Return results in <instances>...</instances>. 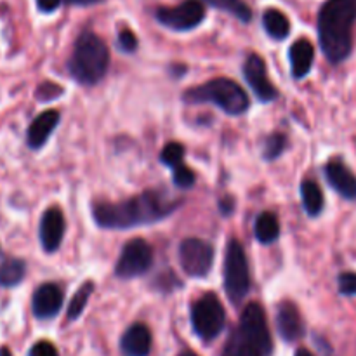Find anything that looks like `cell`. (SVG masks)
Returning <instances> with one entry per match:
<instances>
[{
	"label": "cell",
	"instance_id": "obj_1",
	"mask_svg": "<svg viewBox=\"0 0 356 356\" xmlns=\"http://www.w3.org/2000/svg\"><path fill=\"white\" fill-rule=\"evenodd\" d=\"M179 207L160 191H145L143 195L120 204H99L92 209L97 226L108 229H127L149 225L167 218Z\"/></svg>",
	"mask_w": 356,
	"mask_h": 356
},
{
	"label": "cell",
	"instance_id": "obj_2",
	"mask_svg": "<svg viewBox=\"0 0 356 356\" xmlns=\"http://www.w3.org/2000/svg\"><path fill=\"white\" fill-rule=\"evenodd\" d=\"M355 21L356 0H327L320 9V45L330 63H341L350 56Z\"/></svg>",
	"mask_w": 356,
	"mask_h": 356
},
{
	"label": "cell",
	"instance_id": "obj_3",
	"mask_svg": "<svg viewBox=\"0 0 356 356\" xmlns=\"http://www.w3.org/2000/svg\"><path fill=\"white\" fill-rule=\"evenodd\" d=\"M108 65L110 52L97 35L86 31L76 38L73 54L68 61V72L76 82L86 86L97 83L106 75Z\"/></svg>",
	"mask_w": 356,
	"mask_h": 356
},
{
	"label": "cell",
	"instance_id": "obj_4",
	"mask_svg": "<svg viewBox=\"0 0 356 356\" xmlns=\"http://www.w3.org/2000/svg\"><path fill=\"white\" fill-rule=\"evenodd\" d=\"M186 103H214L228 115H242L249 108L245 90L229 79H214L184 92Z\"/></svg>",
	"mask_w": 356,
	"mask_h": 356
},
{
	"label": "cell",
	"instance_id": "obj_5",
	"mask_svg": "<svg viewBox=\"0 0 356 356\" xmlns=\"http://www.w3.org/2000/svg\"><path fill=\"white\" fill-rule=\"evenodd\" d=\"M225 289L229 301L240 305L249 294L250 275L245 252L238 240H229L225 257Z\"/></svg>",
	"mask_w": 356,
	"mask_h": 356
},
{
	"label": "cell",
	"instance_id": "obj_6",
	"mask_svg": "<svg viewBox=\"0 0 356 356\" xmlns=\"http://www.w3.org/2000/svg\"><path fill=\"white\" fill-rule=\"evenodd\" d=\"M225 308L216 294L209 292L195 302L193 309H191V323H193L195 332L202 339L212 341L214 337H218L225 327Z\"/></svg>",
	"mask_w": 356,
	"mask_h": 356
},
{
	"label": "cell",
	"instance_id": "obj_7",
	"mask_svg": "<svg viewBox=\"0 0 356 356\" xmlns=\"http://www.w3.org/2000/svg\"><path fill=\"white\" fill-rule=\"evenodd\" d=\"M153 261V250L148 242L143 238H134L125 243L120 257L115 266V273L120 278H136L149 270Z\"/></svg>",
	"mask_w": 356,
	"mask_h": 356
},
{
	"label": "cell",
	"instance_id": "obj_8",
	"mask_svg": "<svg viewBox=\"0 0 356 356\" xmlns=\"http://www.w3.org/2000/svg\"><path fill=\"white\" fill-rule=\"evenodd\" d=\"M205 17V7L202 0H184L176 7H160L156 19L167 28L184 31L198 26Z\"/></svg>",
	"mask_w": 356,
	"mask_h": 356
},
{
	"label": "cell",
	"instance_id": "obj_9",
	"mask_svg": "<svg viewBox=\"0 0 356 356\" xmlns=\"http://www.w3.org/2000/svg\"><path fill=\"white\" fill-rule=\"evenodd\" d=\"M179 263L190 277H207L214 263V250L200 238H186L179 247Z\"/></svg>",
	"mask_w": 356,
	"mask_h": 356
},
{
	"label": "cell",
	"instance_id": "obj_10",
	"mask_svg": "<svg viewBox=\"0 0 356 356\" xmlns=\"http://www.w3.org/2000/svg\"><path fill=\"white\" fill-rule=\"evenodd\" d=\"M238 330H242L252 343H256L264 355L270 353L271 337L270 330H268L266 315H264V309L257 302H250L243 309Z\"/></svg>",
	"mask_w": 356,
	"mask_h": 356
},
{
	"label": "cell",
	"instance_id": "obj_11",
	"mask_svg": "<svg viewBox=\"0 0 356 356\" xmlns=\"http://www.w3.org/2000/svg\"><path fill=\"white\" fill-rule=\"evenodd\" d=\"M243 75H245V80L249 82L250 89L254 90V94L263 103H270V101L277 99L278 92L273 83L270 82V79H268L266 65H264V61L259 56L250 54L247 58L245 65H243Z\"/></svg>",
	"mask_w": 356,
	"mask_h": 356
},
{
	"label": "cell",
	"instance_id": "obj_12",
	"mask_svg": "<svg viewBox=\"0 0 356 356\" xmlns=\"http://www.w3.org/2000/svg\"><path fill=\"white\" fill-rule=\"evenodd\" d=\"M65 236V216L61 209L51 207L44 212L40 221V242L47 252H56Z\"/></svg>",
	"mask_w": 356,
	"mask_h": 356
},
{
	"label": "cell",
	"instance_id": "obj_13",
	"mask_svg": "<svg viewBox=\"0 0 356 356\" xmlns=\"http://www.w3.org/2000/svg\"><path fill=\"white\" fill-rule=\"evenodd\" d=\"M63 306V292L56 284H44L35 291L31 309L37 318H52Z\"/></svg>",
	"mask_w": 356,
	"mask_h": 356
},
{
	"label": "cell",
	"instance_id": "obj_14",
	"mask_svg": "<svg viewBox=\"0 0 356 356\" xmlns=\"http://www.w3.org/2000/svg\"><path fill=\"white\" fill-rule=\"evenodd\" d=\"M277 325L278 332L285 341H298L305 334V325H302L301 313L298 306L291 301H284L278 306L277 312Z\"/></svg>",
	"mask_w": 356,
	"mask_h": 356
},
{
	"label": "cell",
	"instance_id": "obj_15",
	"mask_svg": "<svg viewBox=\"0 0 356 356\" xmlns=\"http://www.w3.org/2000/svg\"><path fill=\"white\" fill-rule=\"evenodd\" d=\"M152 350V334L143 323H134L122 337V351L125 356H148Z\"/></svg>",
	"mask_w": 356,
	"mask_h": 356
},
{
	"label": "cell",
	"instance_id": "obj_16",
	"mask_svg": "<svg viewBox=\"0 0 356 356\" xmlns=\"http://www.w3.org/2000/svg\"><path fill=\"white\" fill-rule=\"evenodd\" d=\"M325 176L330 186L343 195L344 198H356V177L355 174L341 162H330L325 167Z\"/></svg>",
	"mask_w": 356,
	"mask_h": 356
},
{
	"label": "cell",
	"instance_id": "obj_17",
	"mask_svg": "<svg viewBox=\"0 0 356 356\" xmlns=\"http://www.w3.org/2000/svg\"><path fill=\"white\" fill-rule=\"evenodd\" d=\"M59 122V113L56 110H47L38 115L28 127V146L31 149H38L45 145L51 132L54 131Z\"/></svg>",
	"mask_w": 356,
	"mask_h": 356
},
{
	"label": "cell",
	"instance_id": "obj_18",
	"mask_svg": "<svg viewBox=\"0 0 356 356\" xmlns=\"http://www.w3.org/2000/svg\"><path fill=\"white\" fill-rule=\"evenodd\" d=\"M291 65H292V75L296 79H302L309 73L315 59V47L309 40L301 38V40L294 42L291 47Z\"/></svg>",
	"mask_w": 356,
	"mask_h": 356
},
{
	"label": "cell",
	"instance_id": "obj_19",
	"mask_svg": "<svg viewBox=\"0 0 356 356\" xmlns=\"http://www.w3.org/2000/svg\"><path fill=\"white\" fill-rule=\"evenodd\" d=\"M222 356H264V353L242 330H235L226 343Z\"/></svg>",
	"mask_w": 356,
	"mask_h": 356
},
{
	"label": "cell",
	"instance_id": "obj_20",
	"mask_svg": "<svg viewBox=\"0 0 356 356\" xmlns=\"http://www.w3.org/2000/svg\"><path fill=\"white\" fill-rule=\"evenodd\" d=\"M263 24L268 35L275 40H284L291 33V23L287 16L278 9H268L263 16Z\"/></svg>",
	"mask_w": 356,
	"mask_h": 356
},
{
	"label": "cell",
	"instance_id": "obj_21",
	"mask_svg": "<svg viewBox=\"0 0 356 356\" xmlns=\"http://www.w3.org/2000/svg\"><path fill=\"white\" fill-rule=\"evenodd\" d=\"M256 238L259 240L264 245H270L280 235V222H278L277 216L271 214V212H263V214L257 218L256 221Z\"/></svg>",
	"mask_w": 356,
	"mask_h": 356
},
{
	"label": "cell",
	"instance_id": "obj_22",
	"mask_svg": "<svg viewBox=\"0 0 356 356\" xmlns=\"http://www.w3.org/2000/svg\"><path fill=\"white\" fill-rule=\"evenodd\" d=\"M302 205L309 216H318L323 209V193L315 181H305L301 184Z\"/></svg>",
	"mask_w": 356,
	"mask_h": 356
},
{
	"label": "cell",
	"instance_id": "obj_23",
	"mask_svg": "<svg viewBox=\"0 0 356 356\" xmlns=\"http://www.w3.org/2000/svg\"><path fill=\"white\" fill-rule=\"evenodd\" d=\"M26 264L21 259H7L0 264V285L2 287H14L24 278Z\"/></svg>",
	"mask_w": 356,
	"mask_h": 356
},
{
	"label": "cell",
	"instance_id": "obj_24",
	"mask_svg": "<svg viewBox=\"0 0 356 356\" xmlns=\"http://www.w3.org/2000/svg\"><path fill=\"white\" fill-rule=\"evenodd\" d=\"M202 2L232 14V16H235L242 23H249L252 19V10H250V7L243 0H202Z\"/></svg>",
	"mask_w": 356,
	"mask_h": 356
},
{
	"label": "cell",
	"instance_id": "obj_25",
	"mask_svg": "<svg viewBox=\"0 0 356 356\" xmlns=\"http://www.w3.org/2000/svg\"><path fill=\"white\" fill-rule=\"evenodd\" d=\"M92 292H94L92 282H86V284H83L82 287L76 291V294L73 296L72 302H70V306H68V318L70 320H76L80 315H82L83 309H86V306H87V301H89V298L92 296Z\"/></svg>",
	"mask_w": 356,
	"mask_h": 356
},
{
	"label": "cell",
	"instance_id": "obj_26",
	"mask_svg": "<svg viewBox=\"0 0 356 356\" xmlns=\"http://www.w3.org/2000/svg\"><path fill=\"white\" fill-rule=\"evenodd\" d=\"M184 159V146L181 143H169L165 148L160 153V162L165 163L169 167H176L179 163H183Z\"/></svg>",
	"mask_w": 356,
	"mask_h": 356
},
{
	"label": "cell",
	"instance_id": "obj_27",
	"mask_svg": "<svg viewBox=\"0 0 356 356\" xmlns=\"http://www.w3.org/2000/svg\"><path fill=\"white\" fill-rule=\"evenodd\" d=\"M285 145H287V139L284 134H271L270 138L264 141V159L266 160H275L277 156H280L284 153Z\"/></svg>",
	"mask_w": 356,
	"mask_h": 356
},
{
	"label": "cell",
	"instance_id": "obj_28",
	"mask_svg": "<svg viewBox=\"0 0 356 356\" xmlns=\"http://www.w3.org/2000/svg\"><path fill=\"white\" fill-rule=\"evenodd\" d=\"M174 183H176V186L183 188V190H186V188H191L195 184L193 170L188 169L184 163H179V165H176V167H174Z\"/></svg>",
	"mask_w": 356,
	"mask_h": 356
},
{
	"label": "cell",
	"instance_id": "obj_29",
	"mask_svg": "<svg viewBox=\"0 0 356 356\" xmlns=\"http://www.w3.org/2000/svg\"><path fill=\"white\" fill-rule=\"evenodd\" d=\"M63 94V89L54 82H44L38 86L37 89V99L38 101H51L56 99Z\"/></svg>",
	"mask_w": 356,
	"mask_h": 356
},
{
	"label": "cell",
	"instance_id": "obj_30",
	"mask_svg": "<svg viewBox=\"0 0 356 356\" xmlns=\"http://www.w3.org/2000/svg\"><path fill=\"white\" fill-rule=\"evenodd\" d=\"M118 47L125 52H132L138 47V37L131 30H122L118 33Z\"/></svg>",
	"mask_w": 356,
	"mask_h": 356
},
{
	"label": "cell",
	"instance_id": "obj_31",
	"mask_svg": "<svg viewBox=\"0 0 356 356\" xmlns=\"http://www.w3.org/2000/svg\"><path fill=\"white\" fill-rule=\"evenodd\" d=\"M339 291L344 296H356V273H343L339 277Z\"/></svg>",
	"mask_w": 356,
	"mask_h": 356
},
{
	"label": "cell",
	"instance_id": "obj_32",
	"mask_svg": "<svg viewBox=\"0 0 356 356\" xmlns=\"http://www.w3.org/2000/svg\"><path fill=\"white\" fill-rule=\"evenodd\" d=\"M30 356H59V353L54 344L47 343V341H40V343L31 346Z\"/></svg>",
	"mask_w": 356,
	"mask_h": 356
},
{
	"label": "cell",
	"instance_id": "obj_33",
	"mask_svg": "<svg viewBox=\"0 0 356 356\" xmlns=\"http://www.w3.org/2000/svg\"><path fill=\"white\" fill-rule=\"evenodd\" d=\"M61 3V0H37V7L42 13H52L56 10Z\"/></svg>",
	"mask_w": 356,
	"mask_h": 356
},
{
	"label": "cell",
	"instance_id": "obj_34",
	"mask_svg": "<svg viewBox=\"0 0 356 356\" xmlns=\"http://www.w3.org/2000/svg\"><path fill=\"white\" fill-rule=\"evenodd\" d=\"M219 209L222 211V214H229L233 211V200L232 198H225V200L219 202Z\"/></svg>",
	"mask_w": 356,
	"mask_h": 356
},
{
	"label": "cell",
	"instance_id": "obj_35",
	"mask_svg": "<svg viewBox=\"0 0 356 356\" xmlns=\"http://www.w3.org/2000/svg\"><path fill=\"white\" fill-rule=\"evenodd\" d=\"M68 2L73 6H90V3L101 2V0H68Z\"/></svg>",
	"mask_w": 356,
	"mask_h": 356
},
{
	"label": "cell",
	"instance_id": "obj_36",
	"mask_svg": "<svg viewBox=\"0 0 356 356\" xmlns=\"http://www.w3.org/2000/svg\"><path fill=\"white\" fill-rule=\"evenodd\" d=\"M296 356H313L312 353H309L308 350H299L298 353H296Z\"/></svg>",
	"mask_w": 356,
	"mask_h": 356
},
{
	"label": "cell",
	"instance_id": "obj_37",
	"mask_svg": "<svg viewBox=\"0 0 356 356\" xmlns=\"http://www.w3.org/2000/svg\"><path fill=\"white\" fill-rule=\"evenodd\" d=\"M0 356H10V351L7 350V348H2V350H0Z\"/></svg>",
	"mask_w": 356,
	"mask_h": 356
},
{
	"label": "cell",
	"instance_id": "obj_38",
	"mask_svg": "<svg viewBox=\"0 0 356 356\" xmlns=\"http://www.w3.org/2000/svg\"><path fill=\"white\" fill-rule=\"evenodd\" d=\"M179 356H198V355H195V353H191V351H184V353H181Z\"/></svg>",
	"mask_w": 356,
	"mask_h": 356
}]
</instances>
